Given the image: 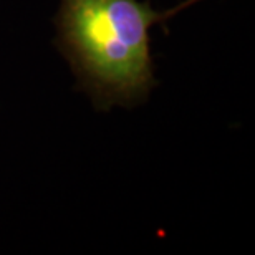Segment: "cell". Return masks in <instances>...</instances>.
I'll list each match as a JSON object with an SVG mask.
<instances>
[{"mask_svg":"<svg viewBox=\"0 0 255 255\" xmlns=\"http://www.w3.org/2000/svg\"><path fill=\"white\" fill-rule=\"evenodd\" d=\"M197 2L159 12L149 0H62L55 43L96 110L132 108L157 86L149 28Z\"/></svg>","mask_w":255,"mask_h":255,"instance_id":"6da1fadb","label":"cell"}]
</instances>
